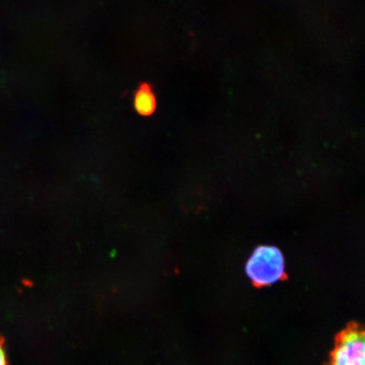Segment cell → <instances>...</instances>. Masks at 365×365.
Segmentation results:
<instances>
[{
  "label": "cell",
  "instance_id": "cell-1",
  "mask_svg": "<svg viewBox=\"0 0 365 365\" xmlns=\"http://www.w3.org/2000/svg\"><path fill=\"white\" fill-rule=\"evenodd\" d=\"M246 273L257 287L270 286L286 279L284 255L274 246L262 245L248 259Z\"/></svg>",
  "mask_w": 365,
  "mask_h": 365
},
{
  "label": "cell",
  "instance_id": "cell-2",
  "mask_svg": "<svg viewBox=\"0 0 365 365\" xmlns=\"http://www.w3.org/2000/svg\"><path fill=\"white\" fill-rule=\"evenodd\" d=\"M327 365H365V327L352 322L339 333Z\"/></svg>",
  "mask_w": 365,
  "mask_h": 365
},
{
  "label": "cell",
  "instance_id": "cell-3",
  "mask_svg": "<svg viewBox=\"0 0 365 365\" xmlns=\"http://www.w3.org/2000/svg\"><path fill=\"white\" fill-rule=\"evenodd\" d=\"M133 105L135 110L139 115L149 117L157 110L158 100L156 93L150 84L143 82L134 93Z\"/></svg>",
  "mask_w": 365,
  "mask_h": 365
},
{
  "label": "cell",
  "instance_id": "cell-4",
  "mask_svg": "<svg viewBox=\"0 0 365 365\" xmlns=\"http://www.w3.org/2000/svg\"><path fill=\"white\" fill-rule=\"evenodd\" d=\"M3 345V340L0 339V365H7L6 356Z\"/></svg>",
  "mask_w": 365,
  "mask_h": 365
}]
</instances>
